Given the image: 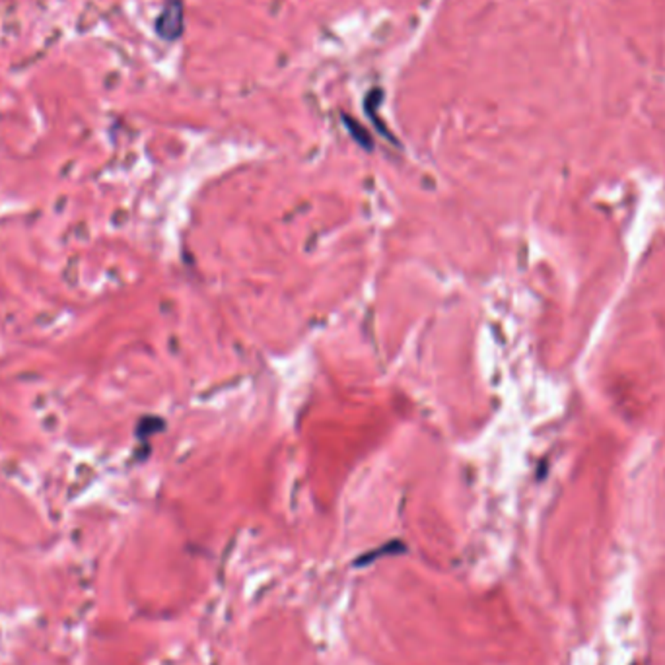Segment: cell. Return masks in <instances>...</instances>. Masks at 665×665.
<instances>
[{
  "label": "cell",
  "mask_w": 665,
  "mask_h": 665,
  "mask_svg": "<svg viewBox=\"0 0 665 665\" xmlns=\"http://www.w3.org/2000/svg\"><path fill=\"white\" fill-rule=\"evenodd\" d=\"M156 34L166 42H176L184 34V6L181 0H168L156 20Z\"/></svg>",
  "instance_id": "obj_1"
},
{
  "label": "cell",
  "mask_w": 665,
  "mask_h": 665,
  "mask_svg": "<svg viewBox=\"0 0 665 665\" xmlns=\"http://www.w3.org/2000/svg\"><path fill=\"white\" fill-rule=\"evenodd\" d=\"M345 123H347L348 130L352 133V137H355L362 146L372 148V138H370V135L366 133V129H362V127L356 123V121H355V119H350V117H345Z\"/></svg>",
  "instance_id": "obj_2"
}]
</instances>
